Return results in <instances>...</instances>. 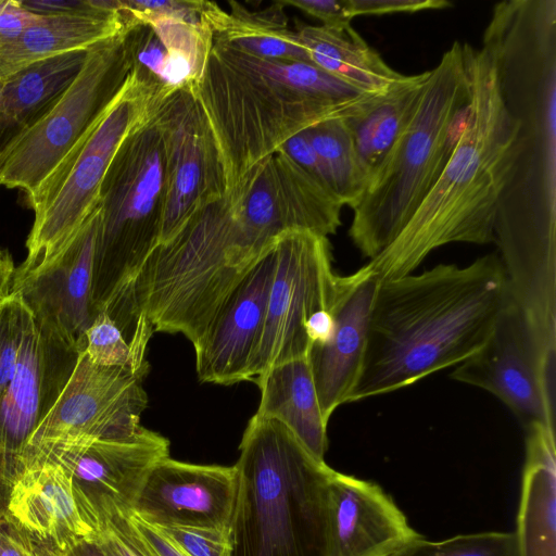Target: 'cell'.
<instances>
[{
  "mask_svg": "<svg viewBox=\"0 0 556 556\" xmlns=\"http://www.w3.org/2000/svg\"><path fill=\"white\" fill-rule=\"evenodd\" d=\"M296 33L313 64L359 92H383L406 76L390 67L351 25H303Z\"/></svg>",
  "mask_w": 556,
  "mask_h": 556,
  "instance_id": "83f0119b",
  "label": "cell"
},
{
  "mask_svg": "<svg viewBox=\"0 0 556 556\" xmlns=\"http://www.w3.org/2000/svg\"><path fill=\"white\" fill-rule=\"evenodd\" d=\"M470 101L464 43L430 71L418 108L352 208L349 236L363 256L387 249L410 220L452 156Z\"/></svg>",
  "mask_w": 556,
  "mask_h": 556,
  "instance_id": "8992f818",
  "label": "cell"
},
{
  "mask_svg": "<svg viewBox=\"0 0 556 556\" xmlns=\"http://www.w3.org/2000/svg\"><path fill=\"white\" fill-rule=\"evenodd\" d=\"M396 556H520L515 532L459 534L441 541L420 536Z\"/></svg>",
  "mask_w": 556,
  "mask_h": 556,
  "instance_id": "d6a6232c",
  "label": "cell"
},
{
  "mask_svg": "<svg viewBox=\"0 0 556 556\" xmlns=\"http://www.w3.org/2000/svg\"><path fill=\"white\" fill-rule=\"evenodd\" d=\"M40 16L24 10L16 0H7L0 11V45L16 37Z\"/></svg>",
  "mask_w": 556,
  "mask_h": 556,
  "instance_id": "7bdbcfd3",
  "label": "cell"
},
{
  "mask_svg": "<svg viewBox=\"0 0 556 556\" xmlns=\"http://www.w3.org/2000/svg\"><path fill=\"white\" fill-rule=\"evenodd\" d=\"M420 536L377 483L331 470L329 556H396Z\"/></svg>",
  "mask_w": 556,
  "mask_h": 556,
  "instance_id": "44dd1931",
  "label": "cell"
},
{
  "mask_svg": "<svg viewBox=\"0 0 556 556\" xmlns=\"http://www.w3.org/2000/svg\"><path fill=\"white\" fill-rule=\"evenodd\" d=\"M5 3H7V0H0V11L5 5Z\"/></svg>",
  "mask_w": 556,
  "mask_h": 556,
  "instance_id": "c3c4849f",
  "label": "cell"
},
{
  "mask_svg": "<svg viewBox=\"0 0 556 556\" xmlns=\"http://www.w3.org/2000/svg\"><path fill=\"white\" fill-rule=\"evenodd\" d=\"M225 195L239 250L249 266L287 232L328 238L341 225L343 205L281 150L251 170L236 193Z\"/></svg>",
  "mask_w": 556,
  "mask_h": 556,
  "instance_id": "7c38bea8",
  "label": "cell"
},
{
  "mask_svg": "<svg viewBox=\"0 0 556 556\" xmlns=\"http://www.w3.org/2000/svg\"><path fill=\"white\" fill-rule=\"evenodd\" d=\"M470 101L456 148L395 240L366 267L383 282L413 271L440 247L494 242L517 122L503 101L492 52L464 43Z\"/></svg>",
  "mask_w": 556,
  "mask_h": 556,
  "instance_id": "277c9868",
  "label": "cell"
},
{
  "mask_svg": "<svg viewBox=\"0 0 556 556\" xmlns=\"http://www.w3.org/2000/svg\"><path fill=\"white\" fill-rule=\"evenodd\" d=\"M35 549L37 553V556H54L50 547L43 543L35 541Z\"/></svg>",
  "mask_w": 556,
  "mask_h": 556,
  "instance_id": "7dc6e473",
  "label": "cell"
},
{
  "mask_svg": "<svg viewBox=\"0 0 556 556\" xmlns=\"http://www.w3.org/2000/svg\"><path fill=\"white\" fill-rule=\"evenodd\" d=\"M153 333L152 327L141 321L115 319L99 311L84 334V351L94 364L148 374L146 352Z\"/></svg>",
  "mask_w": 556,
  "mask_h": 556,
  "instance_id": "1f68e13d",
  "label": "cell"
},
{
  "mask_svg": "<svg viewBox=\"0 0 556 556\" xmlns=\"http://www.w3.org/2000/svg\"><path fill=\"white\" fill-rule=\"evenodd\" d=\"M126 29L90 47L62 94L0 149V186L18 188L29 200L105 113L131 70Z\"/></svg>",
  "mask_w": 556,
  "mask_h": 556,
  "instance_id": "30bf717a",
  "label": "cell"
},
{
  "mask_svg": "<svg viewBox=\"0 0 556 556\" xmlns=\"http://www.w3.org/2000/svg\"><path fill=\"white\" fill-rule=\"evenodd\" d=\"M129 514H115L105 519L94 538L109 556H149L142 546Z\"/></svg>",
  "mask_w": 556,
  "mask_h": 556,
  "instance_id": "d590c367",
  "label": "cell"
},
{
  "mask_svg": "<svg viewBox=\"0 0 556 556\" xmlns=\"http://www.w3.org/2000/svg\"><path fill=\"white\" fill-rule=\"evenodd\" d=\"M427 77L428 71L406 75L386 91L371 94L353 115L344 117L369 178L413 118Z\"/></svg>",
  "mask_w": 556,
  "mask_h": 556,
  "instance_id": "f1b7e54d",
  "label": "cell"
},
{
  "mask_svg": "<svg viewBox=\"0 0 556 556\" xmlns=\"http://www.w3.org/2000/svg\"><path fill=\"white\" fill-rule=\"evenodd\" d=\"M31 318L33 314L18 295L9 293L0 300V399L15 374Z\"/></svg>",
  "mask_w": 556,
  "mask_h": 556,
  "instance_id": "836d02e7",
  "label": "cell"
},
{
  "mask_svg": "<svg viewBox=\"0 0 556 556\" xmlns=\"http://www.w3.org/2000/svg\"><path fill=\"white\" fill-rule=\"evenodd\" d=\"M168 456V439L143 428L132 438L85 442L48 460L70 471L102 525L115 514L132 511L149 472Z\"/></svg>",
  "mask_w": 556,
  "mask_h": 556,
  "instance_id": "d6986e66",
  "label": "cell"
},
{
  "mask_svg": "<svg viewBox=\"0 0 556 556\" xmlns=\"http://www.w3.org/2000/svg\"><path fill=\"white\" fill-rule=\"evenodd\" d=\"M50 549L54 556H109L96 539L77 542L63 551Z\"/></svg>",
  "mask_w": 556,
  "mask_h": 556,
  "instance_id": "f6af8a7d",
  "label": "cell"
},
{
  "mask_svg": "<svg viewBox=\"0 0 556 556\" xmlns=\"http://www.w3.org/2000/svg\"><path fill=\"white\" fill-rule=\"evenodd\" d=\"M87 52L39 61L0 81V149L53 104L79 73Z\"/></svg>",
  "mask_w": 556,
  "mask_h": 556,
  "instance_id": "4316f807",
  "label": "cell"
},
{
  "mask_svg": "<svg viewBox=\"0 0 556 556\" xmlns=\"http://www.w3.org/2000/svg\"><path fill=\"white\" fill-rule=\"evenodd\" d=\"M83 349L67 343L33 316L15 374L0 399V505L22 471L33 431L54 404Z\"/></svg>",
  "mask_w": 556,
  "mask_h": 556,
  "instance_id": "9a60e30c",
  "label": "cell"
},
{
  "mask_svg": "<svg viewBox=\"0 0 556 556\" xmlns=\"http://www.w3.org/2000/svg\"><path fill=\"white\" fill-rule=\"evenodd\" d=\"M132 24L129 15L108 8L88 14L41 15L16 37L0 45V81L39 61L93 45L121 34Z\"/></svg>",
  "mask_w": 556,
  "mask_h": 556,
  "instance_id": "cb8c5ba5",
  "label": "cell"
},
{
  "mask_svg": "<svg viewBox=\"0 0 556 556\" xmlns=\"http://www.w3.org/2000/svg\"><path fill=\"white\" fill-rule=\"evenodd\" d=\"M333 327L334 319L331 308L320 309L314 313L305 325V332L311 348L327 342L333 331Z\"/></svg>",
  "mask_w": 556,
  "mask_h": 556,
  "instance_id": "ee69618b",
  "label": "cell"
},
{
  "mask_svg": "<svg viewBox=\"0 0 556 556\" xmlns=\"http://www.w3.org/2000/svg\"><path fill=\"white\" fill-rule=\"evenodd\" d=\"M280 150L301 166L323 188L333 194L327 172L302 131L287 140Z\"/></svg>",
  "mask_w": 556,
  "mask_h": 556,
  "instance_id": "f35d334b",
  "label": "cell"
},
{
  "mask_svg": "<svg viewBox=\"0 0 556 556\" xmlns=\"http://www.w3.org/2000/svg\"><path fill=\"white\" fill-rule=\"evenodd\" d=\"M482 43L518 126L494 242L507 275L540 281L556 271V0L496 3Z\"/></svg>",
  "mask_w": 556,
  "mask_h": 556,
  "instance_id": "6da1fadb",
  "label": "cell"
},
{
  "mask_svg": "<svg viewBox=\"0 0 556 556\" xmlns=\"http://www.w3.org/2000/svg\"><path fill=\"white\" fill-rule=\"evenodd\" d=\"M350 2L354 17L361 15L415 13L453 7V3L446 0H350Z\"/></svg>",
  "mask_w": 556,
  "mask_h": 556,
  "instance_id": "74e56055",
  "label": "cell"
},
{
  "mask_svg": "<svg viewBox=\"0 0 556 556\" xmlns=\"http://www.w3.org/2000/svg\"><path fill=\"white\" fill-rule=\"evenodd\" d=\"M230 13L222 10L213 25V41L263 59L312 63L296 30L287 27L285 7L249 11L230 2Z\"/></svg>",
  "mask_w": 556,
  "mask_h": 556,
  "instance_id": "f546056e",
  "label": "cell"
},
{
  "mask_svg": "<svg viewBox=\"0 0 556 556\" xmlns=\"http://www.w3.org/2000/svg\"><path fill=\"white\" fill-rule=\"evenodd\" d=\"M507 299L497 253L380 282L358 379L348 403L408 387L475 354Z\"/></svg>",
  "mask_w": 556,
  "mask_h": 556,
  "instance_id": "7a4b0ae2",
  "label": "cell"
},
{
  "mask_svg": "<svg viewBox=\"0 0 556 556\" xmlns=\"http://www.w3.org/2000/svg\"><path fill=\"white\" fill-rule=\"evenodd\" d=\"M320 159L334 197L353 208L362 198L369 174L362 163L344 117L319 122L302 131Z\"/></svg>",
  "mask_w": 556,
  "mask_h": 556,
  "instance_id": "4dcf8cb0",
  "label": "cell"
},
{
  "mask_svg": "<svg viewBox=\"0 0 556 556\" xmlns=\"http://www.w3.org/2000/svg\"><path fill=\"white\" fill-rule=\"evenodd\" d=\"M450 376L500 399L525 427L540 422L555 429V394L546 387L531 334L508 292L486 341Z\"/></svg>",
  "mask_w": 556,
  "mask_h": 556,
  "instance_id": "2e32d148",
  "label": "cell"
},
{
  "mask_svg": "<svg viewBox=\"0 0 556 556\" xmlns=\"http://www.w3.org/2000/svg\"><path fill=\"white\" fill-rule=\"evenodd\" d=\"M236 493L235 466L191 464L168 456L149 472L131 514L155 527L228 532Z\"/></svg>",
  "mask_w": 556,
  "mask_h": 556,
  "instance_id": "ac0fdd59",
  "label": "cell"
},
{
  "mask_svg": "<svg viewBox=\"0 0 556 556\" xmlns=\"http://www.w3.org/2000/svg\"><path fill=\"white\" fill-rule=\"evenodd\" d=\"M526 462L517 516L520 556H556L555 429L525 427Z\"/></svg>",
  "mask_w": 556,
  "mask_h": 556,
  "instance_id": "d4e9b609",
  "label": "cell"
},
{
  "mask_svg": "<svg viewBox=\"0 0 556 556\" xmlns=\"http://www.w3.org/2000/svg\"><path fill=\"white\" fill-rule=\"evenodd\" d=\"M0 556H37L33 538L0 505Z\"/></svg>",
  "mask_w": 556,
  "mask_h": 556,
  "instance_id": "ab89813d",
  "label": "cell"
},
{
  "mask_svg": "<svg viewBox=\"0 0 556 556\" xmlns=\"http://www.w3.org/2000/svg\"><path fill=\"white\" fill-rule=\"evenodd\" d=\"M275 270L258 345L249 369L254 381L268 369L306 357L308 318L330 308L339 275L327 237L290 231L275 243Z\"/></svg>",
  "mask_w": 556,
  "mask_h": 556,
  "instance_id": "4fadbf2b",
  "label": "cell"
},
{
  "mask_svg": "<svg viewBox=\"0 0 556 556\" xmlns=\"http://www.w3.org/2000/svg\"><path fill=\"white\" fill-rule=\"evenodd\" d=\"M229 556H329L328 480L279 420L255 413L239 445Z\"/></svg>",
  "mask_w": 556,
  "mask_h": 556,
  "instance_id": "5b68a950",
  "label": "cell"
},
{
  "mask_svg": "<svg viewBox=\"0 0 556 556\" xmlns=\"http://www.w3.org/2000/svg\"><path fill=\"white\" fill-rule=\"evenodd\" d=\"M156 528L187 556H229L228 532L185 526Z\"/></svg>",
  "mask_w": 556,
  "mask_h": 556,
  "instance_id": "e575fe53",
  "label": "cell"
},
{
  "mask_svg": "<svg viewBox=\"0 0 556 556\" xmlns=\"http://www.w3.org/2000/svg\"><path fill=\"white\" fill-rule=\"evenodd\" d=\"M274 247L227 295L193 344L201 382L231 386L249 381L275 270Z\"/></svg>",
  "mask_w": 556,
  "mask_h": 556,
  "instance_id": "ffe728a7",
  "label": "cell"
},
{
  "mask_svg": "<svg viewBox=\"0 0 556 556\" xmlns=\"http://www.w3.org/2000/svg\"><path fill=\"white\" fill-rule=\"evenodd\" d=\"M128 517L149 556H187L159 528L139 519L131 513Z\"/></svg>",
  "mask_w": 556,
  "mask_h": 556,
  "instance_id": "b9f144b4",
  "label": "cell"
},
{
  "mask_svg": "<svg viewBox=\"0 0 556 556\" xmlns=\"http://www.w3.org/2000/svg\"><path fill=\"white\" fill-rule=\"evenodd\" d=\"M261 391L257 414L282 422L309 455L325 462L327 425L306 357L274 366L253 381Z\"/></svg>",
  "mask_w": 556,
  "mask_h": 556,
  "instance_id": "484cf974",
  "label": "cell"
},
{
  "mask_svg": "<svg viewBox=\"0 0 556 556\" xmlns=\"http://www.w3.org/2000/svg\"><path fill=\"white\" fill-rule=\"evenodd\" d=\"M14 273L12 257L7 251L0 250V300L10 293Z\"/></svg>",
  "mask_w": 556,
  "mask_h": 556,
  "instance_id": "bcb514c9",
  "label": "cell"
},
{
  "mask_svg": "<svg viewBox=\"0 0 556 556\" xmlns=\"http://www.w3.org/2000/svg\"><path fill=\"white\" fill-rule=\"evenodd\" d=\"M147 372L124 366H102L84 349L54 404L27 441L22 470L75 445L106 439H129L144 427Z\"/></svg>",
  "mask_w": 556,
  "mask_h": 556,
  "instance_id": "8fae6325",
  "label": "cell"
},
{
  "mask_svg": "<svg viewBox=\"0 0 556 556\" xmlns=\"http://www.w3.org/2000/svg\"><path fill=\"white\" fill-rule=\"evenodd\" d=\"M152 119L162 136L166 166L161 244L197 212L220 200L226 181L213 132L191 89L167 97Z\"/></svg>",
  "mask_w": 556,
  "mask_h": 556,
  "instance_id": "5bb4252c",
  "label": "cell"
},
{
  "mask_svg": "<svg viewBox=\"0 0 556 556\" xmlns=\"http://www.w3.org/2000/svg\"><path fill=\"white\" fill-rule=\"evenodd\" d=\"M379 283L366 265L351 275H339L330 307L333 331L327 342L308 351L320 410L327 422L340 405L349 402L358 379Z\"/></svg>",
  "mask_w": 556,
  "mask_h": 556,
  "instance_id": "603a6c76",
  "label": "cell"
},
{
  "mask_svg": "<svg viewBox=\"0 0 556 556\" xmlns=\"http://www.w3.org/2000/svg\"><path fill=\"white\" fill-rule=\"evenodd\" d=\"M252 267L240 253L224 195L153 250L134 280V291L154 332L181 333L193 345Z\"/></svg>",
  "mask_w": 556,
  "mask_h": 556,
  "instance_id": "52a82bcc",
  "label": "cell"
},
{
  "mask_svg": "<svg viewBox=\"0 0 556 556\" xmlns=\"http://www.w3.org/2000/svg\"><path fill=\"white\" fill-rule=\"evenodd\" d=\"M159 100L130 73L105 113L28 200L34 223L22 276L48 260L99 205L105 173L124 140L149 123Z\"/></svg>",
  "mask_w": 556,
  "mask_h": 556,
  "instance_id": "9c48e42d",
  "label": "cell"
},
{
  "mask_svg": "<svg viewBox=\"0 0 556 556\" xmlns=\"http://www.w3.org/2000/svg\"><path fill=\"white\" fill-rule=\"evenodd\" d=\"M318 18L323 26L339 28L351 25L354 18L350 0H279Z\"/></svg>",
  "mask_w": 556,
  "mask_h": 556,
  "instance_id": "8d00e7d4",
  "label": "cell"
},
{
  "mask_svg": "<svg viewBox=\"0 0 556 556\" xmlns=\"http://www.w3.org/2000/svg\"><path fill=\"white\" fill-rule=\"evenodd\" d=\"M26 11L38 15L88 14L108 8V0H17Z\"/></svg>",
  "mask_w": 556,
  "mask_h": 556,
  "instance_id": "60d3db41",
  "label": "cell"
},
{
  "mask_svg": "<svg viewBox=\"0 0 556 556\" xmlns=\"http://www.w3.org/2000/svg\"><path fill=\"white\" fill-rule=\"evenodd\" d=\"M193 93L218 149L227 195L291 137L353 115L374 94L313 63L263 59L215 41Z\"/></svg>",
  "mask_w": 556,
  "mask_h": 556,
  "instance_id": "3957f363",
  "label": "cell"
},
{
  "mask_svg": "<svg viewBox=\"0 0 556 556\" xmlns=\"http://www.w3.org/2000/svg\"><path fill=\"white\" fill-rule=\"evenodd\" d=\"M99 205L48 260L13 276L16 294L35 320L70 344L84 349V334L97 312L92 301Z\"/></svg>",
  "mask_w": 556,
  "mask_h": 556,
  "instance_id": "e0dca14e",
  "label": "cell"
},
{
  "mask_svg": "<svg viewBox=\"0 0 556 556\" xmlns=\"http://www.w3.org/2000/svg\"><path fill=\"white\" fill-rule=\"evenodd\" d=\"M165 192L164 144L151 118L124 140L101 185L92 279L97 313L136 279L159 245Z\"/></svg>",
  "mask_w": 556,
  "mask_h": 556,
  "instance_id": "ba28073f",
  "label": "cell"
},
{
  "mask_svg": "<svg viewBox=\"0 0 556 556\" xmlns=\"http://www.w3.org/2000/svg\"><path fill=\"white\" fill-rule=\"evenodd\" d=\"M4 508L34 540L54 551L94 539L102 527L70 471L51 460L26 467L17 475Z\"/></svg>",
  "mask_w": 556,
  "mask_h": 556,
  "instance_id": "7402d4cb",
  "label": "cell"
}]
</instances>
